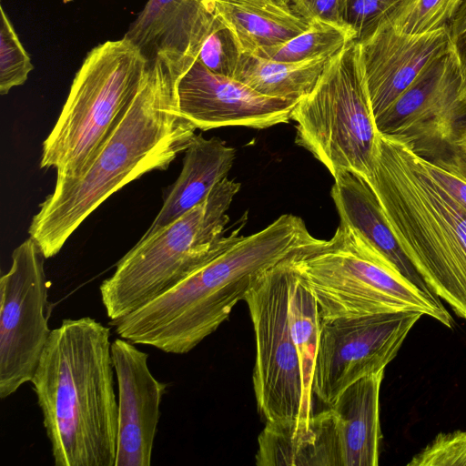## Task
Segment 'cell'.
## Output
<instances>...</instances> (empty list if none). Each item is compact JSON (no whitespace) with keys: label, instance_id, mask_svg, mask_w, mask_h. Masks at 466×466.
<instances>
[{"label":"cell","instance_id":"obj_1","mask_svg":"<svg viewBox=\"0 0 466 466\" xmlns=\"http://www.w3.org/2000/svg\"><path fill=\"white\" fill-rule=\"evenodd\" d=\"M182 76L163 56L147 62L136 96L90 165L78 177L56 180L28 228L46 258L112 194L146 173L166 170L190 145L197 128L179 110Z\"/></svg>","mask_w":466,"mask_h":466},{"label":"cell","instance_id":"obj_2","mask_svg":"<svg viewBox=\"0 0 466 466\" xmlns=\"http://www.w3.org/2000/svg\"><path fill=\"white\" fill-rule=\"evenodd\" d=\"M324 241L309 233L301 218L281 215L265 228L243 236L159 297L109 324L134 344L187 353L228 319L265 271Z\"/></svg>","mask_w":466,"mask_h":466},{"label":"cell","instance_id":"obj_3","mask_svg":"<svg viewBox=\"0 0 466 466\" xmlns=\"http://www.w3.org/2000/svg\"><path fill=\"white\" fill-rule=\"evenodd\" d=\"M110 329L93 318L52 329L31 380L56 466H115L118 402Z\"/></svg>","mask_w":466,"mask_h":466},{"label":"cell","instance_id":"obj_4","mask_svg":"<svg viewBox=\"0 0 466 466\" xmlns=\"http://www.w3.org/2000/svg\"><path fill=\"white\" fill-rule=\"evenodd\" d=\"M365 179L431 292L466 319V209L430 175L421 157L381 134Z\"/></svg>","mask_w":466,"mask_h":466},{"label":"cell","instance_id":"obj_5","mask_svg":"<svg viewBox=\"0 0 466 466\" xmlns=\"http://www.w3.org/2000/svg\"><path fill=\"white\" fill-rule=\"evenodd\" d=\"M240 183L226 177L200 204L138 242L100 284L110 320L118 319L159 297L238 242L241 223L226 235L227 212Z\"/></svg>","mask_w":466,"mask_h":466},{"label":"cell","instance_id":"obj_6","mask_svg":"<svg viewBox=\"0 0 466 466\" xmlns=\"http://www.w3.org/2000/svg\"><path fill=\"white\" fill-rule=\"evenodd\" d=\"M147 61L125 37L92 48L43 142L41 168L56 179L81 176L136 96Z\"/></svg>","mask_w":466,"mask_h":466},{"label":"cell","instance_id":"obj_7","mask_svg":"<svg viewBox=\"0 0 466 466\" xmlns=\"http://www.w3.org/2000/svg\"><path fill=\"white\" fill-rule=\"evenodd\" d=\"M292 265L313 294L320 319L413 310L452 325L437 296L408 281L343 224L323 246L293 258Z\"/></svg>","mask_w":466,"mask_h":466},{"label":"cell","instance_id":"obj_8","mask_svg":"<svg viewBox=\"0 0 466 466\" xmlns=\"http://www.w3.org/2000/svg\"><path fill=\"white\" fill-rule=\"evenodd\" d=\"M291 119L297 123L295 144L333 177L344 171L369 176L380 133L357 40L331 57L313 89L296 103Z\"/></svg>","mask_w":466,"mask_h":466},{"label":"cell","instance_id":"obj_9","mask_svg":"<svg viewBox=\"0 0 466 466\" xmlns=\"http://www.w3.org/2000/svg\"><path fill=\"white\" fill-rule=\"evenodd\" d=\"M299 255L265 271L244 298L256 340L254 391L266 421L310 419L305 409L302 373L289 319L292 259Z\"/></svg>","mask_w":466,"mask_h":466},{"label":"cell","instance_id":"obj_10","mask_svg":"<svg viewBox=\"0 0 466 466\" xmlns=\"http://www.w3.org/2000/svg\"><path fill=\"white\" fill-rule=\"evenodd\" d=\"M0 279V398L31 381L52 329L45 258L29 238L12 252Z\"/></svg>","mask_w":466,"mask_h":466},{"label":"cell","instance_id":"obj_11","mask_svg":"<svg viewBox=\"0 0 466 466\" xmlns=\"http://www.w3.org/2000/svg\"><path fill=\"white\" fill-rule=\"evenodd\" d=\"M422 315L401 310L321 319L312 393L329 407L352 383L385 370Z\"/></svg>","mask_w":466,"mask_h":466},{"label":"cell","instance_id":"obj_12","mask_svg":"<svg viewBox=\"0 0 466 466\" xmlns=\"http://www.w3.org/2000/svg\"><path fill=\"white\" fill-rule=\"evenodd\" d=\"M462 74L452 47L431 62L410 86L375 117L380 134L429 158L453 143L466 117L461 100Z\"/></svg>","mask_w":466,"mask_h":466},{"label":"cell","instance_id":"obj_13","mask_svg":"<svg viewBox=\"0 0 466 466\" xmlns=\"http://www.w3.org/2000/svg\"><path fill=\"white\" fill-rule=\"evenodd\" d=\"M181 115L203 131L242 126L265 129L289 123L297 102L264 96L196 60L177 83Z\"/></svg>","mask_w":466,"mask_h":466},{"label":"cell","instance_id":"obj_14","mask_svg":"<svg viewBox=\"0 0 466 466\" xmlns=\"http://www.w3.org/2000/svg\"><path fill=\"white\" fill-rule=\"evenodd\" d=\"M111 355L118 389V433L115 466H149L167 384L151 373L148 354L117 338Z\"/></svg>","mask_w":466,"mask_h":466},{"label":"cell","instance_id":"obj_15","mask_svg":"<svg viewBox=\"0 0 466 466\" xmlns=\"http://www.w3.org/2000/svg\"><path fill=\"white\" fill-rule=\"evenodd\" d=\"M358 42L375 117L431 62L452 47L449 26L422 35H408L392 24H384Z\"/></svg>","mask_w":466,"mask_h":466},{"label":"cell","instance_id":"obj_16","mask_svg":"<svg viewBox=\"0 0 466 466\" xmlns=\"http://www.w3.org/2000/svg\"><path fill=\"white\" fill-rule=\"evenodd\" d=\"M213 17L206 0H148L124 37L147 62L163 56L184 75Z\"/></svg>","mask_w":466,"mask_h":466},{"label":"cell","instance_id":"obj_17","mask_svg":"<svg viewBox=\"0 0 466 466\" xmlns=\"http://www.w3.org/2000/svg\"><path fill=\"white\" fill-rule=\"evenodd\" d=\"M340 224L373 254L421 291L434 295L401 248L381 205L361 176L344 171L334 177L330 191ZM436 296V295H434Z\"/></svg>","mask_w":466,"mask_h":466},{"label":"cell","instance_id":"obj_18","mask_svg":"<svg viewBox=\"0 0 466 466\" xmlns=\"http://www.w3.org/2000/svg\"><path fill=\"white\" fill-rule=\"evenodd\" d=\"M258 442V466H339L330 408L309 420H267Z\"/></svg>","mask_w":466,"mask_h":466},{"label":"cell","instance_id":"obj_19","mask_svg":"<svg viewBox=\"0 0 466 466\" xmlns=\"http://www.w3.org/2000/svg\"><path fill=\"white\" fill-rule=\"evenodd\" d=\"M380 370L349 386L329 406L335 422L339 466H376L382 438L380 423Z\"/></svg>","mask_w":466,"mask_h":466},{"label":"cell","instance_id":"obj_20","mask_svg":"<svg viewBox=\"0 0 466 466\" xmlns=\"http://www.w3.org/2000/svg\"><path fill=\"white\" fill-rule=\"evenodd\" d=\"M237 150L219 137L195 135L185 150L182 170L163 206L142 238L170 224L198 204L226 177L236 159Z\"/></svg>","mask_w":466,"mask_h":466},{"label":"cell","instance_id":"obj_21","mask_svg":"<svg viewBox=\"0 0 466 466\" xmlns=\"http://www.w3.org/2000/svg\"><path fill=\"white\" fill-rule=\"evenodd\" d=\"M206 1L231 31L242 53L281 44L309 27L287 0Z\"/></svg>","mask_w":466,"mask_h":466},{"label":"cell","instance_id":"obj_22","mask_svg":"<svg viewBox=\"0 0 466 466\" xmlns=\"http://www.w3.org/2000/svg\"><path fill=\"white\" fill-rule=\"evenodd\" d=\"M331 57L279 62L242 53L233 78L264 96L298 102L313 89Z\"/></svg>","mask_w":466,"mask_h":466},{"label":"cell","instance_id":"obj_23","mask_svg":"<svg viewBox=\"0 0 466 466\" xmlns=\"http://www.w3.org/2000/svg\"><path fill=\"white\" fill-rule=\"evenodd\" d=\"M289 319L302 373L305 409L311 417L313 373L321 319L313 294L294 268L289 287Z\"/></svg>","mask_w":466,"mask_h":466},{"label":"cell","instance_id":"obj_24","mask_svg":"<svg viewBox=\"0 0 466 466\" xmlns=\"http://www.w3.org/2000/svg\"><path fill=\"white\" fill-rule=\"evenodd\" d=\"M353 40L356 33L348 25L318 20L309 23V27L296 36L252 54L279 62H301L333 56Z\"/></svg>","mask_w":466,"mask_h":466},{"label":"cell","instance_id":"obj_25","mask_svg":"<svg viewBox=\"0 0 466 466\" xmlns=\"http://www.w3.org/2000/svg\"><path fill=\"white\" fill-rule=\"evenodd\" d=\"M415 0H345L344 21L360 41L384 24H394Z\"/></svg>","mask_w":466,"mask_h":466},{"label":"cell","instance_id":"obj_26","mask_svg":"<svg viewBox=\"0 0 466 466\" xmlns=\"http://www.w3.org/2000/svg\"><path fill=\"white\" fill-rule=\"evenodd\" d=\"M34 66L14 26L1 6L0 20V94L6 95L25 84Z\"/></svg>","mask_w":466,"mask_h":466},{"label":"cell","instance_id":"obj_27","mask_svg":"<svg viewBox=\"0 0 466 466\" xmlns=\"http://www.w3.org/2000/svg\"><path fill=\"white\" fill-rule=\"evenodd\" d=\"M241 55L231 31L214 15L197 60L216 74L233 77Z\"/></svg>","mask_w":466,"mask_h":466},{"label":"cell","instance_id":"obj_28","mask_svg":"<svg viewBox=\"0 0 466 466\" xmlns=\"http://www.w3.org/2000/svg\"><path fill=\"white\" fill-rule=\"evenodd\" d=\"M464 0H415L393 25L400 32L422 35L449 26Z\"/></svg>","mask_w":466,"mask_h":466},{"label":"cell","instance_id":"obj_29","mask_svg":"<svg viewBox=\"0 0 466 466\" xmlns=\"http://www.w3.org/2000/svg\"><path fill=\"white\" fill-rule=\"evenodd\" d=\"M422 161L430 175L466 209L465 148L453 142Z\"/></svg>","mask_w":466,"mask_h":466},{"label":"cell","instance_id":"obj_30","mask_svg":"<svg viewBox=\"0 0 466 466\" xmlns=\"http://www.w3.org/2000/svg\"><path fill=\"white\" fill-rule=\"evenodd\" d=\"M408 466H466V431L440 433Z\"/></svg>","mask_w":466,"mask_h":466},{"label":"cell","instance_id":"obj_31","mask_svg":"<svg viewBox=\"0 0 466 466\" xmlns=\"http://www.w3.org/2000/svg\"><path fill=\"white\" fill-rule=\"evenodd\" d=\"M293 10L308 23L325 21L347 25L344 21L345 0H287Z\"/></svg>","mask_w":466,"mask_h":466},{"label":"cell","instance_id":"obj_32","mask_svg":"<svg viewBox=\"0 0 466 466\" xmlns=\"http://www.w3.org/2000/svg\"><path fill=\"white\" fill-rule=\"evenodd\" d=\"M451 46L460 63L463 83L461 100L466 104V0L449 25Z\"/></svg>","mask_w":466,"mask_h":466},{"label":"cell","instance_id":"obj_33","mask_svg":"<svg viewBox=\"0 0 466 466\" xmlns=\"http://www.w3.org/2000/svg\"><path fill=\"white\" fill-rule=\"evenodd\" d=\"M458 145L466 146V117H464L459 125L455 139L453 141Z\"/></svg>","mask_w":466,"mask_h":466},{"label":"cell","instance_id":"obj_34","mask_svg":"<svg viewBox=\"0 0 466 466\" xmlns=\"http://www.w3.org/2000/svg\"><path fill=\"white\" fill-rule=\"evenodd\" d=\"M457 145H458V144H457ZM460 146L463 147L465 148V150H466V146H465V145H460Z\"/></svg>","mask_w":466,"mask_h":466}]
</instances>
